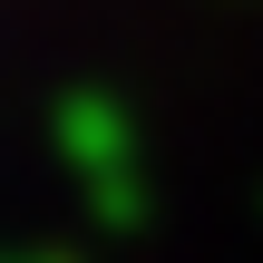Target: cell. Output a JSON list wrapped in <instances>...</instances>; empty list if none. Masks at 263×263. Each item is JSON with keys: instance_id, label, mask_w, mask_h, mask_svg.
Instances as JSON below:
<instances>
[{"instance_id": "obj_2", "label": "cell", "mask_w": 263, "mask_h": 263, "mask_svg": "<svg viewBox=\"0 0 263 263\" xmlns=\"http://www.w3.org/2000/svg\"><path fill=\"white\" fill-rule=\"evenodd\" d=\"M0 263H78V254H59V244H10Z\"/></svg>"}, {"instance_id": "obj_1", "label": "cell", "mask_w": 263, "mask_h": 263, "mask_svg": "<svg viewBox=\"0 0 263 263\" xmlns=\"http://www.w3.org/2000/svg\"><path fill=\"white\" fill-rule=\"evenodd\" d=\"M49 146H59V166H68V185L88 195L98 224L146 215V137H137V107L117 88H68L49 107Z\"/></svg>"}]
</instances>
